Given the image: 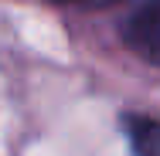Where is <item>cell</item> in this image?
<instances>
[{
    "label": "cell",
    "instance_id": "1",
    "mask_svg": "<svg viewBox=\"0 0 160 156\" xmlns=\"http://www.w3.org/2000/svg\"><path fill=\"white\" fill-rule=\"evenodd\" d=\"M126 48L143 61L160 68V0H140L123 24Z\"/></svg>",
    "mask_w": 160,
    "mask_h": 156
},
{
    "label": "cell",
    "instance_id": "2",
    "mask_svg": "<svg viewBox=\"0 0 160 156\" xmlns=\"http://www.w3.org/2000/svg\"><path fill=\"white\" fill-rule=\"evenodd\" d=\"M126 136L133 156H160V122L147 116H126Z\"/></svg>",
    "mask_w": 160,
    "mask_h": 156
},
{
    "label": "cell",
    "instance_id": "3",
    "mask_svg": "<svg viewBox=\"0 0 160 156\" xmlns=\"http://www.w3.org/2000/svg\"><path fill=\"white\" fill-rule=\"evenodd\" d=\"M55 3H78V7H106V3H116V0H55Z\"/></svg>",
    "mask_w": 160,
    "mask_h": 156
}]
</instances>
